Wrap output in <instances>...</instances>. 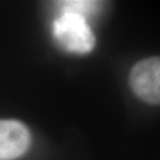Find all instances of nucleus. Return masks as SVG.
Masks as SVG:
<instances>
[{
	"label": "nucleus",
	"mask_w": 160,
	"mask_h": 160,
	"mask_svg": "<svg viewBox=\"0 0 160 160\" xmlns=\"http://www.w3.org/2000/svg\"><path fill=\"white\" fill-rule=\"evenodd\" d=\"M52 32L58 44L72 53H88L95 46V36L87 18L74 12H62L53 22Z\"/></svg>",
	"instance_id": "obj_1"
},
{
	"label": "nucleus",
	"mask_w": 160,
	"mask_h": 160,
	"mask_svg": "<svg viewBox=\"0 0 160 160\" xmlns=\"http://www.w3.org/2000/svg\"><path fill=\"white\" fill-rule=\"evenodd\" d=\"M132 90L151 104H160V57H151L137 63L129 75Z\"/></svg>",
	"instance_id": "obj_2"
},
{
	"label": "nucleus",
	"mask_w": 160,
	"mask_h": 160,
	"mask_svg": "<svg viewBox=\"0 0 160 160\" xmlns=\"http://www.w3.org/2000/svg\"><path fill=\"white\" fill-rule=\"evenodd\" d=\"M31 143L29 128L17 120H0V160H14L26 153Z\"/></svg>",
	"instance_id": "obj_3"
},
{
	"label": "nucleus",
	"mask_w": 160,
	"mask_h": 160,
	"mask_svg": "<svg viewBox=\"0 0 160 160\" xmlns=\"http://www.w3.org/2000/svg\"><path fill=\"white\" fill-rule=\"evenodd\" d=\"M62 12H74L83 17L94 14L100 8L101 2L98 1H87V0H70V1H59L57 2Z\"/></svg>",
	"instance_id": "obj_4"
}]
</instances>
